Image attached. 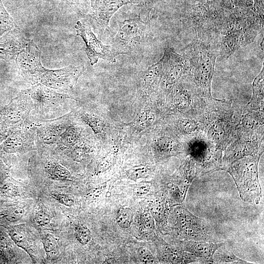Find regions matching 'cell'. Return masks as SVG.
<instances>
[{"instance_id": "6da1fadb", "label": "cell", "mask_w": 264, "mask_h": 264, "mask_svg": "<svg viewBox=\"0 0 264 264\" xmlns=\"http://www.w3.org/2000/svg\"><path fill=\"white\" fill-rule=\"evenodd\" d=\"M76 119L72 111L54 119L34 122L37 150L68 159L74 150L92 142L84 127Z\"/></svg>"}, {"instance_id": "7a4b0ae2", "label": "cell", "mask_w": 264, "mask_h": 264, "mask_svg": "<svg viewBox=\"0 0 264 264\" xmlns=\"http://www.w3.org/2000/svg\"><path fill=\"white\" fill-rule=\"evenodd\" d=\"M41 52L32 40L16 57V63L24 78L31 85L41 84L51 89L72 88L85 70L83 65L69 66L58 69L44 67L41 61Z\"/></svg>"}, {"instance_id": "3957f363", "label": "cell", "mask_w": 264, "mask_h": 264, "mask_svg": "<svg viewBox=\"0 0 264 264\" xmlns=\"http://www.w3.org/2000/svg\"><path fill=\"white\" fill-rule=\"evenodd\" d=\"M181 55L189 62L188 77L198 92L212 99L211 84L216 59L220 55L219 43L196 38L183 48Z\"/></svg>"}, {"instance_id": "277c9868", "label": "cell", "mask_w": 264, "mask_h": 264, "mask_svg": "<svg viewBox=\"0 0 264 264\" xmlns=\"http://www.w3.org/2000/svg\"><path fill=\"white\" fill-rule=\"evenodd\" d=\"M150 36L149 21L144 22L140 17L125 20L119 23L111 46L112 52L115 57L129 56L138 64L142 60Z\"/></svg>"}, {"instance_id": "5b68a950", "label": "cell", "mask_w": 264, "mask_h": 264, "mask_svg": "<svg viewBox=\"0 0 264 264\" xmlns=\"http://www.w3.org/2000/svg\"><path fill=\"white\" fill-rule=\"evenodd\" d=\"M168 219L170 231L177 240L218 241L211 224L193 214L183 204L175 205Z\"/></svg>"}, {"instance_id": "8992f818", "label": "cell", "mask_w": 264, "mask_h": 264, "mask_svg": "<svg viewBox=\"0 0 264 264\" xmlns=\"http://www.w3.org/2000/svg\"><path fill=\"white\" fill-rule=\"evenodd\" d=\"M261 154L244 156L232 162L224 170L233 177L242 200L258 204L262 198V189L258 175Z\"/></svg>"}, {"instance_id": "52a82bcc", "label": "cell", "mask_w": 264, "mask_h": 264, "mask_svg": "<svg viewBox=\"0 0 264 264\" xmlns=\"http://www.w3.org/2000/svg\"><path fill=\"white\" fill-rule=\"evenodd\" d=\"M32 100L35 112L43 120L54 119L61 114L66 100H77L73 96L56 92L41 84L27 89Z\"/></svg>"}, {"instance_id": "ba28073f", "label": "cell", "mask_w": 264, "mask_h": 264, "mask_svg": "<svg viewBox=\"0 0 264 264\" xmlns=\"http://www.w3.org/2000/svg\"><path fill=\"white\" fill-rule=\"evenodd\" d=\"M33 109L27 89L22 90L0 110V122L8 129L31 124L29 116Z\"/></svg>"}, {"instance_id": "9c48e42d", "label": "cell", "mask_w": 264, "mask_h": 264, "mask_svg": "<svg viewBox=\"0 0 264 264\" xmlns=\"http://www.w3.org/2000/svg\"><path fill=\"white\" fill-rule=\"evenodd\" d=\"M37 150L36 127L33 121L27 126L10 129L7 138L0 145V157Z\"/></svg>"}, {"instance_id": "30bf717a", "label": "cell", "mask_w": 264, "mask_h": 264, "mask_svg": "<svg viewBox=\"0 0 264 264\" xmlns=\"http://www.w3.org/2000/svg\"><path fill=\"white\" fill-rule=\"evenodd\" d=\"M161 60L163 75L160 85L163 90L169 92L176 84L188 75L189 62L185 57L170 47L165 49Z\"/></svg>"}, {"instance_id": "8fae6325", "label": "cell", "mask_w": 264, "mask_h": 264, "mask_svg": "<svg viewBox=\"0 0 264 264\" xmlns=\"http://www.w3.org/2000/svg\"><path fill=\"white\" fill-rule=\"evenodd\" d=\"M75 28L77 35L80 36L86 44V53L91 66L97 63L101 58L111 63L116 62L115 57L111 46L105 45L92 32L90 27L77 21Z\"/></svg>"}, {"instance_id": "7c38bea8", "label": "cell", "mask_w": 264, "mask_h": 264, "mask_svg": "<svg viewBox=\"0 0 264 264\" xmlns=\"http://www.w3.org/2000/svg\"><path fill=\"white\" fill-rule=\"evenodd\" d=\"M224 244L223 242L177 240L176 247L193 255L198 260L199 264H214L213 257L215 252Z\"/></svg>"}, {"instance_id": "4fadbf2b", "label": "cell", "mask_w": 264, "mask_h": 264, "mask_svg": "<svg viewBox=\"0 0 264 264\" xmlns=\"http://www.w3.org/2000/svg\"><path fill=\"white\" fill-rule=\"evenodd\" d=\"M29 40L16 26L0 37V58L9 61L23 50Z\"/></svg>"}, {"instance_id": "5bb4252c", "label": "cell", "mask_w": 264, "mask_h": 264, "mask_svg": "<svg viewBox=\"0 0 264 264\" xmlns=\"http://www.w3.org/2000/svg\"><path fill=\"white\" fill-rule=\"evenodd\" d=\"M156 239L158 257L161 262L167 264L199 263L198 260L192 254L167 243L162 239Z\"/></svg>"}, {"instance_id": "9a60e30c", "label": "cell", "mask_w": 264, "mask_h": 264, "mask_svg": "<svg viewBox=\"0 0 264 264\" xmlns=\"http://www.w3.org/2000/svg\"><path fill=\"white\" fill-rule=\"evenodd\" d=\"M163 75V66L160 59L149 66L139 78L138 90L144 96H149L158 89Z\"/></svg>"}, {"instance_id": "2e32d148", "label": "cell", "mask_w": 264, "mask_h": 264, "mask_svg": "<svg viewBox=\"0 0 264 264\" xmlns=\"http://www.w3.org/2000/svg\"><path fill=\"white\" fill-rule=\"evenodd\" d=\"M73 112L78 119L90 128L97 137L103 139L105 138L107 125L100 116L84 109H80Z\"/></svg>"}, {"instance_id": "e0dca14e", "label": "cell", "mask_w": 264, "mask_h": 264, "mask_svg": "<svg viewBox=\"0 0 264 264\" xmlns=\"http://www.w3.org/2000/svg\"><path fill=\"white\" fill-rule=\"evenodd\" d=\"M154 149L155 155L159 159L176 156L182 152L178 143L167 136L157 138L154 143Z\"/></svg>"}, {"instance_id": "ac0fdd59", "label": "cell", "mask_w": 264, "mask_h": 264, "mask_svg": "<svg viewBox=\"0 0 264 264\" xmlns=\"http://www.w3.org/2000/svg\"><path fill=\"white\" fill-rule=\"evenodd\" d=\"M43 168L44 174L50 179L66 181L71 178V174L69 170L56 160L47 159Z\"/></svg>"}, {"instance_id": "d6986e66", "label": "cell", "mask_w": 264, "mask_h": 264, "mask_svg": "<svg viewBox=\"0 0 264 264\" xmlns=\"http://www.w3.org/2000/svg\"><path fill=\"white\" fill-rule=\"evenodd\" d=\"M170 205L163 195H157L151 203L150 213L154 220L160 224L167 222L169 214V208Z\"/></svg>"}, {"instance_id": "ffe728a7", "label": "cell", "mask_w": 264, "mask_h": 264, "mask_svg": "<svg viewBox=\"0 0 264 264\" xmlns=\"http://www.w3.org/2000/svg\"><path fill=\"white\" fill-rule=\"evenodd\" d=\"M264 66L253 83V94L250 101L246 106L245 111H250L263 104L264 101Z\"/></svg>"}, {"instance_id": "44dd1931", "label": "cell", "mask_w": 264, "mask_h": 264, "mask_svg": "<svg viewBox=\"0 0 264 264\" xmlns=\"http://www.w3.org/2000/svg\"><path fill=\"white\" fill-rule=\"evenodd\" d=\"M214 264H250L236 256L232 252L226 249L224 245L215 252L213 257Z\"/></svg>"}, {"instance_id": "7402d4cb", "label": "cell", "mask_w": 264, "mask_h": 264, "mask_svg": "<svg viewBox=\"0 0 264 264\" xmlns=\"http://www.w3.org/2000/svg\"><path fill=\"white\" fill-rule=\"evenodd\" d=\"M155 120V115L149 108H144L136 116L133 124L135 129L141 132L151 126Z\"/></svg>"}, {"instance_id": "603a6c76", "label": "cell", "mask_w": 264, "mask_h": 264, "mask_svg": "<svg viewBox=\"0 0 264 264\" xmlns=\"http://www.w3.org/2000/svg\"><path fill=\"white\" fill-rule=\"evenodd\" d=\"M118 149L114 148L104 157L95 168L94 174L98 175L110 168L115 163Z\"/></svg>"}, {"instance_id": "cb8c5ba5", "label": "cell", "mask_w": 264, "mask_h": 264, "mask_svg": "<svg viewBox=\"0 0 264 264\" xmlns=\"http://www.w3.org/2000/svg\"><path fill=\"white\" fill-rule=\"evenodd\" d=\"M133 219L132 210L129 207L120 208L117 211L116 221L122 228H129L132 223Z\"/></svg>"}, {"instance_id": "d4e9b609", "label": "cell", "mask_w": 264, "mask_h": 264, "mask_svg": "<svg viewBox=\"0 0 264 264\" xmlns=\"http://www.w3.org/2000/svg\"><path fill=\"white\" fill-rule=\"evenodd\" d=\"M16 26L13 18L5 10L0 0V36Z\"/></svg>"}, {"instance_id": "484cf974", "label": "cell", "mask_w": 264, "mask_h": 264, "mask_svg": "<svg viewBox=\"0 0 264 264\" xmlns=\"http://www.w3.org/2000/svg\"><path fill=\"white\" fill-rule=\"evenodd\" d=\"M150 171V168L148 166L140 164L130 168L126 174L128 178L136 180L148 176Z\"/></svg>"}, {"instance_id": "4316f807", "label": "cell", "mask_w": 264, "mask_h": 264, "mask_svg": "<svg viewBox=\"0 0 264 264\" xmlns=\"http://www.w3.org/2000/svg\"><path fill=\"white\" fill-rule=\"evenodd\" d=\"M139 226L141 230L147 234H152L155 230L154 219L150 212L145 211L139 217Z\"/></svg>"}, {"instance_id": "83f0119b", "label": "cell", "mask_w": 264, "mask_h": 264, "mask_svg": "<svg viewBox=\"0 0 264 264\" xmlns=\"http://www.w3.org/2000/svg\"><path fill=\"white\" fill-rule=\"evenodd\" d=\"M41 241L45 251L49 257H53L57 255V241L52 235L48 233L43 235Z\"/></svg>"}, {"instance_id": "f1b7e54d", "label": "cell", "mask_w": 264, "mask_h": 264, "mask_svg": "<svg viewBox=\"0 0 264 264\" xmlns=\"http://www.w3.org/2000/svg\"><path fill=\"white\" fill-rule=\"evenodd\" d=\"M74 236L77 241L82 245H86L91 240V233L85 224L77 225L74 229Z\"/></svg>"}, {"instance_id": "f546056e", "label": "cell", "mask_w": 264, "mask_h": 264, "mask_svg": "<svg viewBox=\"0 0 264 264\" xmlns=\"http://www.w3.org/2000/svg\"><path fill=\"white\" fill-rule=\"evenodd\" d=\"M51 196L60 203L66 206H71L75 202V198L73 195L69 194L52 192Z\"/></svg>"}, {"instance_id": "4dcf8cb0", "label": "cell", "mask_w": 264, "mask_h": 264, "mask_svg": "<svg viewBox=\"0 0 264 264\" xmlns=\"http://www.w3.org/2000/svg\"><path fill=\"white\" fill-rule=\"evenodd\" d=\"M137 254L139 259L143 264L157 263L151 251L145 247H140L137 250Z\"/></svg>"}, {"instance_id": "1f68e13d", "label": "cell", "mask_w": 264, "mask_h": 264, "mask_svg": "<svg viewBox=\"0 0 264 264\" xmlns=\"http://www.w3.org/2000/svg\"><path fill=\"white\" fill-rule=\"evenodd\" d=\"M177 128L180 132L184 133L192 132L197 128L196 123L191 120L183 119L179 120L176 123Z\"/></svg>"}, {"instance_id": "d6a6232c", "label": "cell", "mask_w": 264, "mask_h": 264, "mask_svg": "<svg viewBox=\"0 0 264 264\" xmlns=\"http://www.w3.org/2000/svg\"><path fill=\"white\" fill-rule=\"evenodd\" d=\"M24 213V210L22 207L14 206L7 211L5 217L10 221H15L21 219Z\"/></svg>"}, {"instance_id": "836d02e7", "label": "cell", "mask_w": 264, "mask_h": 264, "mask_svg": "<svg viewBox=\"0 0 264 264\" xmlns=\"http://www.w3.org/2000/svg\"><path fill=\"white\" fill-rule=\"evenodd\" d=\"M51 218L49 214L43 210L38 211L35 215L36 223L42 226L48 225L51 221Z\"/></svg>"}, {"instance_id": "e575fe53", "label": "cell", "mask_w": 264, "mask_h": 264, "mask_svg": "<svg viewBox=\"0 0 264 264\" xmlns=\"http://www.w3.org/2000/svg\"><path fill=\"white\" fill-rule=\"evenodd\" d=\"M151 189V185L148 183H139L134 187L133 194L138 197L144 196L150 191Z\"/></svg>"}, {"instance_id": "d590c367", "label": "cell", "mask_w": 264, "mask_h": 264, "mask_svg": "<svg viewBox=\"0 0 264 264\" xmlns=\"http://www.w3.org/2000/svg\"><path fill=\"white\" fill-rule=\"evenodd\" d=\"M12 239L18 244L23 243L24 242V237L23 234L19 231L13 230L10 233Z\"/></svg>"}, {"instance_id": "8d00e7d4", "label": "cell", "mask_w": 264, "mask_h": 264, "mask_svg": "<svg viewBox=\"0 0 264 264\" xmlns=\"http://www.w3.org/2000/svg\"><path fill=\"white\" fill-rule=\"evenodd\" d=\"M9 130L0 122V145L7 138Z\"/></svg>"}, {"instance_id": "74e56055", "label": "cell", "mask_w": 264, "mask_h": 264, "mask_svg": "<svg viewBox=\"0 0 264 264\" xmlns=\"http://www.w3.org/2000/svg\"><path fill=\"white\" fill-rule=\"evenodd\" d=\"M116 261L114 259L112 258H108V259L106 260V261H104V263H107V264H114L116 263Z\"/></svg>"}]
</instances>
